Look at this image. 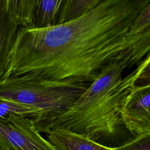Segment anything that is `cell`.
<instances>
[{
	"instance_id": "obj_1",
	"label": "cell",
	"mask_w": 150,
	"mask_h": 150,
	"mask_svg": "<svg viewBox=\"0 0 150 150\" xmlns=\"http://www.w3.org/2000/svg\"><path fill=\"white\" fill-rule=\"evenodd\" d=\"M150 0H102L84 16L41 29H20L7 77L91 84L103 69L127 61L138 64L150 53V29L130 26Z\"/></svg>"
},
{
	"instance_id": "obj_3",
	"label": "cell",
	"mask_w": 150,
	"mask_h": 150,
	"mask_svg": "<svg viewBox=\"0 0 150 150\" xmlns=\"http://www.w3.org/2000/svg\"><path fill=\"white\" fill-rule=\"evenodd\" d=\"M90 84L11 76L0 81V97L39 109L42 120L38 131L48 134L53 122L74 104Z\"/></svg>"
},
{
	"instance_id": "obj_4",
	"label": "cell",
	"mask_w": 150,
	"mask_h": 150,
	"mask_svg": "<svg viewBox=\"0 0 150 150\" xmlns=\"http://www.w3.org/2000/svg\"><path fill=\"white\" fill-rule=\"evenodd\" d=\"M0 150H56L37 130L33 123L22 117H0Z\"/></svg>"
},
{
	"instance_id": "obj_2",
	"label": "cell",
	"mask_w": 150,
	"mask_h": 150,
	"mask_svg": "<svg viewBox=\"0 0 150 150\" xmlns=\"http://www.w3.org/2000/svg\"><path fill=\"white\" fill-rule=\"evenodd\" d=\"M131 67L128 62L122 61L103 69L74 104L53 122L50 131L62 129L96 142L115 134L122 124L121 107L131 91L122 86V74Z\"/></svg>"
},
{
	"instance_id": "obj_10",
	"label": "cell",
	"mask_w": 150,
	"mask_h": 150,
	"mask_svg": "<svg viewBox=\"0 0 150 150\" xmlns=\"http://www.w3.org/2000/svg\"><path fill=\"white\" fill-rule=\"evenodd\" d=\"M102 0H64L60 25L74 21L88 13Z\"/></svg>"
},
{
	"instance_id": "obj_13",
	"label": "cell",
	"mask_w": 150,
	"mask_h": 150,
	"mask_svg": "<svg viewBox=\"0 0 150 150\" xmlns=\"http://www.w3.org/2000/svg\"><path fill=\"white\" fill-rule=\"evenodd\" d=\"M115 150H150V132L136 135Z\"/></svg>"
},
{
	"instance_id": "obj_5",
	"label": "cell",
	"mask_w": 150,
	"mask_h": 150,
	"mask_svg": "<svg viewBox=\"0 0 150 150\" xmlns=\"http://www.w3.org/2000/svg\"><path fill=\"white\" fill-rule=\"evenodd\" d=\"M21 29H41L60 25L64 0H12Z\"/></svg>"
},
{
	"instance_id": "obj_8",
	"label": "cell",
	"mask_w": 150,
	"mask_h": 150,
	"mask_svg": "<svg viewBox=\"0 0 150 150\" xmlns=\"http://www.w3.org/2000/svg\"><path fill=\"white\" fill-rule=\"evenodd\" d=\"M47 140L56 150H115L62 129H53L47 134Z\"/></svg>"
},
{
	"instance_id": "obj_9",
	"label": "cell",
	"mask_w": 150,
	"mask_h": 150,
	"mask_svg": "<svg viewBox=\"0 0 150 150\" xmlns=\"http://www.w3.org/2000/svg\"><path fill=\"white\" fill-rule=\"evenodd\" d=\"M9 115L22 117L32 121L38 131L42 120V112L39 109L11 98L0 97V117L5 118Z\"/></svg>"
},
{
	"instance_id": "obj_6",
	"label": "cell",
	"mask_w": 150,
	"mask_h": 150,
	"mask_svg": "<svg viewBox=\"0 0 150 150\" xmlns=\"http://www.w3.org/2000/svg\"><path fill=\"white\" fill-rule=\"evenodd\" d=\"M122 124L135 136L150 132V87L131 90L120 109Z\"/></svg>"
},
{
	"instance_id": "obj_11",
	"label": "cell",
	"mask_w": 150,
	"mask_h": 150,
	"mask_svg": "<svg viewBox=\"0 0 150 150\" xmlns=\"http://www.w3.org/2000/svg\"><path fill=\"white\" fill-rule=\"evenodd\" d=\"M122 84L131 90L150 87V53L132 72L122 79Z\"/></svg>"
},
{
	"instance_id": "obj_12",
	"label": "cell",
	"mask_w": 150,
	"mask_h": 150,
	"mask_svg": "<svg viewBox=\"0 0 150 150\" xmlns=\"http://www.w3.org/2000/svg\"><path fill=\"white\" fill-rule=\"evenodd\" d=\"M150 29V1L132 22L129 33L135 35Z\"/></svg>"
},
{
	"instance_id": "obj_7",
	"label": "cell",
	"mask_w": 150,
	"mask_h": 150,
	"mask_svg": "<svg viewBox=\"0 0 150 150\" xmlns=\"http://www.w3.org/2000/svg\"><path fill=\"white\" fill-rule=\"evenodd\" d=\"M20 29L12 0H0V81L7 77L12 51Z\"/></svg>"
}]
</instances>
